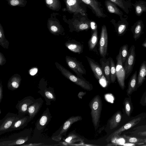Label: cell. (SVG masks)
I'll return each mask as SVG.
<instances>
[{
  "label": "cell",
  "instance_id": "83f0119b",
  "mask_svg": "<svg viewBox=\"0 0 146 146\" xmlns=\"http://www.w3.org/2000/svg\"><path fill=\"white\" fill-rule=\"evenodd\" d=\"M135 9V13L138 16H140L143 12H146V2L142 1H135L134 3H132Z\"/></svg>",
  "mask_w": 146,
  "mask_h": 146
},
{
  "label": "cell",
  "instance_id": "ee69618b",
  "mask_svg": "<svg viewBox=\"0 0 146 146\" xmlns=\"http://www.w3.org/2000/svg\"><path fill=\"white\" fill-rule=\"evenodd\" d=\"M137 129H144V130H146V125L143 126H139L135 128Z\"/></svg>",
  "mask_w": 146,
  "mask_h": 146
},
{
  "label": "cell",
  "instance_id": "cb8c5ba5",
  "mask_svg": "<svg viewBox=\"0 0 146 146\" xmlns=\"http://www.w3.org/2000/svg\"><path fill=\"white\" fill-rule=\"evenodd\" d=\"M137 71L136 70L129 79L127 88V95L130 96L132 93L137 90Z\"/></svg>",
  "mask_w": 146,
  "mask_h": 146
},
{
  "label": "cell",
  "instance_id": "d590c367",
  "mask_svg": "<svg viewBox=\"0 0 146 146\" xmlns=\"http://www.w3.org/2000/svg\"><path fill=\"white\" fill-rule=\"evenodd\" d=\"M8 4L12 6L24 7L27 1L26 0H6Z\"/></svg>",
  "mask_w": 146,
  "mask_h": 146
},
{
  "label": "cell",
  "instance_id": "e575fe53",
  "mask_svg": "<svg viewBox=\"0 0 146 146\" xmlns=\"http://www.w3.org/2000/svg\"><path fill=\"white\" fill-rule=\"evenodd\" d=\"M65 141L67 143L71 144L76 142L83 141L84 140L77 135L72 133L68 135Z\"/></svg>",
  "mask_w": 146,
  "mask_h": 146
},
{
  "label": "cell",
  "instance_id": "8992f818",
  "mask_svg": "<svg viewBox=\"0 0 146 146\" xmlns=\"http://www.w3.org/2000/svg\"><path fill=\"white\" fill-rule=\"evenodd\" d=\"M66 61L68 67L76 74V76L83 79H85L83 75L86 74V71L81 62L75 57L67 56Z\"/></svg>",
  "mask_w": 146,
  "mask_h": 146
},
{
  "label": "cell",
  "instance_id": "c3c4849f",
  "mask_svg": "<svg viewBox=\"0 0 146 146\" xmlns=\"http://www.w3.org/2000/svg\"><path fill=\"white\" fill-rule=\"evenodd\" d=\"M1 109H0V114H1Z\"/></svg>",
  "mask_w": 146,
  "mask_h": 146
},
{
  "label": "cell",
  "instance_id": "74e56055",
  "mask_svg": "<svg viewBox=\"0 0 146 146\" xmlns=\"http://www.w3.org/2000/svg\"><path fill=\"white\" fill-rule=\"evenodd\" d=\"M44 143H30L28 144H23L20 145L21 146H52L50 145H44Z\"/></svg>",
  "mask_w": 146,
  "mask_h": 146
},
{
  "label": "cell",
  "instance_id": "603a6c76",
  "mask_svg": "<svg viewBox=\"0 0 146 146\" xmlns=\"http://www.w3.org/2000/svg\"><path fill=\"white\" fill-rule=\"evenodd\" d=\"M144 27V24L141 20H139L131 27V31L133 35V38L136 41L141 35Z\"/></svg>",
  "mask_w": 146,
  "mask_h": 146
},
{
  "label": "cell",
  "instance_id": "8d00e7d4",
  "mask_svg": "<svg viewBox=\"0 0 146 146\" xmlns=\"http://www.w3.org/2000/svg\"><path fill=\"white\" fill-rule=\"evenodd\" d=\"M121 50V56L122 63L125 62L127 57L128 52V45L125 44L121 46L120 49Z\"/></svg>",
  "mask_w": 146,
  "mask_h": 146
},
{
  "label": "cell",
  "instance_id": "7c38bea8",
  "mask_svg": "<svg viewBox=\"0 0 146 146\" xmlns=\"http://www.w3.org/2000/svg\"><path fill=\"white\" fill-rule=\"evenodd\" d=\"M35 100L31 96L25 97L21 100L18 101L15 108L18 110V114L20 117L25 116L27 112L29 107L33 104Z\"/></svg>",
  "mask_w": 146,
  "mask_h": 146
},
{
  "label": "cell",
  "instance_id": "836d02e7",
  "mask_svg": "<svg viewBox=\"0 0 146 146\" xmlns=\"http://www.w3.org/2000/svg\"><path fill=\"white\" fill-rule=\"evenodd\" d=\"M123 137L127 143H134L135 145L145 143L144 139L131 137L125 135H123Z\"/></svg>",
  "mask_w": 146,
  "mask_h": 146
},
{
  "label": "cell",
  "instance_id": "ac0fdd59",
  "mask_svg": "<svg viewBox=\"0 0 146 146\" xmlns=\"http://www.w3.org/2000/svg\"><path fill=\"white\" fill-rule=\"evenodd\" d=\"M44 102L41 98H37L28 107L27 112L31 120L33 119L39 112Z\"/></svg>",
  "mask_w": 146,
  "mask_h": 146
},
{
  "label": "cell",
  "instance_id": "bcb514c9",
  "mask_svg": "<svg viewBox=\"0 0 146 146\" xmlns=\"http://www.w3.org/2000/svg\"><path fill=\"white\" fill-rule=\"evenodd\" d=\"M136 146H146V144H140V145H136Z\"/></svg>",
  "mask_w": 146,
  "mask_h": 146
},
{
  "label": "cell",
  "instance_id": "277c9868",
  "mask_svg": "<svg viewBox=\"0 0 146 146\" xmlns=\"http://www.w3.org/2000/svg\"><path fill=\"white\" fill-rule=\"evenodd\" d=\"M59 67L62 74L67 79L80 86L83 89L87 91H90L93 89L92 84L86 79H82L75 76L68 70L60 66Z\"/></svg>",
  "mask_w": 146,
  "mask_h": 146
},
{
  "label": "cell",
  "instance_id": "7bdbcfd3",
  "mask_svg": "<svg viewBox=\"0 0 146 146\" xmlns=\"http://www.w3.org/2000/svg\"><path fill=\"white\" fill-rule=\"evenodd\" d=\"M137 134L140 136H146V130L143 131H139L137 133Z\"/></svg>",
  "mask_w": 146,
  "mask_h": 146
},
{
  "label": "cell",
  "instance_id": "d6a6232c",
  "mask_svg": "<svg viewBox=\"0 0 146 146\" xmlns=\"http://www.w3.org/2000/svg\"><path fill=\"white\" fill-rule=\"evenodd\" d=\"M110 64V79L111 83L115 82L116 78V66L113 58L109 57Z\"/></svg>",
  "mask_w": 146,
  "mask_h": 146
},
{
  "label": "cell",
  "instance_id": "ffe728a7",
  "mask_svg": "<svg viewBox=\"0 0 146 146\" xmlns=\"http://www.w3.org/2000/svg\"><path fill=\"white\" fill-rule=\"evenodd\" d=\"M31 120L29 115L21 117L13 123L8 132L23 128Z\"/></svg>",
  "mask_w": 146,
  "mask_h": 146
},
{
  "label": "cell",
  "instance_id": "7402d4cb",
  "mask_svg": "<svg viewBox=\"0 0 146 146\" xmlns=\"http://www.w3.org/2000/svg\"><path fill=\"white\" fill-rule=\"evenodd\" d=\"M65 45L69 50L74 53L80 54L83 52V44L75 40H69Z\"/></svg>",
  "mask_w": 146,
  "mask_h": 146
},
{
  "label": "cell",
  "instance_id": "5b68a950",
  "mask_svg": "<svg viewBox=\"0 0 146 146\" xmlns=\"http://www.w3.org/2000/svg\"><path fill=\"white\" fill-rule=\"evenodd\" d=\"M52 117L49 108L47 107L36 123L33 137H39L50 121Z\"/></svg>",
  "mask_w": 146,
  "mask_h": 146
},
{
  "label": "cell",
  "instance_id": "f35d334b",
  "mask_svg": "<svg viewBox=\"0 0 146 146\" xmlns=\"http://www.w3.org/2000/svg\"><path fill=\"white\" fill-rule=\"evenodd\" d=\"M140 104L143 106H146V91L143 93L141 97Z\"/></svg>",
  "mask_w": 146,
  "mask_h": 146
},
{
  "label": "cell",
  "instance_id": "2e32d148",
  "mask_svg": "<svg viewBox=\"0 0 146 146\" xmlns=\"http://www.w3.org/2000/svg\"><path fill=\"white\" fill-rule=\"evenodd\" d=\"M120 20L116 23L115 20L112 19L111 22L114 26L115 30L117 35L119 36L123 35L127 31L129 25L127 17H120Z\"/></svg>",
  "mask_w": 146,
  "mask_h": 146
},
{
  "label": "cell",
  "instance_id": "60d3db41",
  "mask_svg": "<svg viewBox=\"0 0 146 146\" xmlns=\"http://www.w3.org/2000/svg\"><path fill=\"white\" fill-rule=\"evenodd\" d=\"M3 86L1 83L0 86V103H1L3 98Z\"/></svg>",
  "mask_w": 146,
  "mask_h": 146
},
{
  "label": "cell",
  "instance_id": "f6af8a7d",
  "mask_svg": "<svg viewBox=\"0 0 146 146\" xmlns=\"http://www.w3.org/2000/svg\"><path fill=\"white\" fill-rule=\"evenodd\" d=\"M142 45L144 47L146 48V39H145V40L142 44Z\"/></svg>",
  "mask_w": 146,
  "mask_h": 146
},
{
  "label": "cell",
  "instance_id": "d4e9b609",
  "mask_svg": "<svg viewBox=\"0 0 146 146\" xmlns=\"http://www.w3.org/2000/svg\"><path fill=\"white\" fill-rule=\"evenodd\" d=\"M120 7L126 14H129L130 9L132 8L131 0H109Z\"/></svg>",
  "mask_w": 146,
  "mask_h": 146
},
{
  "label": "cell",
  "instance_id": "e0dca14e",
  "mask_svg": "<svg viewBox=\"0 0 146 146\" xmlns=\"http://www.w3.org/2000/svg\"><path fill=\"white\" fill-rule=\"evenodd\" d=\"M38 93L44 98L47 105H50L51 102L55 101L56 100V95L52 89L41 88Z\"/></svg>",
  "mask_w": 146,
  "mask_h": 146
},
{
  "label": "cell",
  "instance_id": "b9f144b4",
  "mask_svg": "<svg viewBox=\"0 0 146 146\" xmlns=\"http://www.w3.org/2000/svg\"><path fill=\"white\" fill-rule=\"evenodd\" d=\"M50 29L54 32H56L58 31V28L57 26L52 25L50 27Z\"/></svg>",
  "mask_w": 146,
  "mask_h": 146
},
{
  "label": "cell",
  "instance_id": "8fae6325",
  "mask_svg": "<svg viewBox=\"0 0 146 146\" xmlns=\"http://www.w3.org/2000/svg\"><path fill=\"white\" fill-rule=\"evenodd\" d=\"M135 47L132 45L128 50V54L124 68L125 72V79H127L131 73L135 61Z\"/></svg>",
  "mask_w": 146,
  "mask_h": 146
},
{
  "label": "cell",
  "instance_id": "5bb4252c",
  "mask_svg": "<svg viewBox=\"0 0 146 146\" xmlns=\"http://www.w3.org/2000/svg\"><path fill=\"white\" fill-rule=\"evenodd\" d=\"M82 2L88 5L96 16L98 18H104L107 17L104 12L101 3L97 0H81Z\"/></svg>",
  "mask_w": 146,
  "mask_h": 146
},
{
  "label": "cell",
  "instance_id": "9c48e42d",
  "mask_svg": "<svg viewBox=\"0 0 146 146\" xmlns=\"http://www.w3.org/2000/svg\"><path fill=\"white\" fill-rule=\"evenodd\" d=\"M20 117L18 113L8 112L0 120V135L8 132L13 123Z\"/></svg>",
  "mask_w": 146,
  "mask_h": 146
},
{
  "label": "cell",
  "instance_id": "ba28073f",
  "mask_svg": "<svg viewBox=\"0 0 146 146\" xmlns=\"http://www.w3.org/2000/svg\"><path fill=\"white\" fill-rule=\"evenodd\" d=\"M82 119V117L80 116H73L70 117L64 123L59 132H55L52 134L51 136L52 139L56 141H59L61 139L62 135L66 132L73 123Z\"/></svg>",
  "mask_w": 146,
  "mask_h": 146
},
{
  "label": "cell",
  "instance_id": "52a82bcc",
  "mask_svg": "<svg viewBox=\"0 0 146 146\" xmlns=\"http://www.w3.org/2000/svg\"><path fill=\"white\" fill-rule=\"evenodd\" d=\"M66 5L64 11L74 14L80 13L84 15H88L86 9L81 6L83 3L81 0H64Z\"/></svg>",
  "mask_w": 146,
  "mask_h": 146
},
{
  "label": "cell",
  "instance_id": "4fadbf2b",
  "mask_svg": "<svg viewBox=\"0 0 146 146\" xmlns=\"http://www.w3.org/2000/svg\"><path fill=\"white\" fill-rule=\"evenodd\" d=\"M108 36L106 26H102L99 42V52L102 57H106L107 54Z\"/></svg>",
  "mask_w": 146,
  "mask_h": 146
},
{
  "label": "cell",
  "instance_id": "6da1fadb",
  "mask_svg": "<svg viewBox=\"0 0 146 146\" xmlns=\"http://www.w3.org/2000/svg\"><path fill=\"white\" fill-rule=\"evenodd\" d=\"M32 130L25 129L0 139V146H13L25 144L30 138Z\"/></svg>",
  "mask_w": 146,
  "mask_h": 146
},
{
  "label": "cell",
  "instance_id": "4316f807",
  "mask_svg": "<svg viewBox=\"0 0 146 146\" xmlns=\"http://www.w3.org/2000/svg\"><path fill=\"white\" fill-rule=\"evenodd\" d=\"M146 61H144L141 64L139 71L137 77V88L141 86L146 79Z\"/></svg>",
  "mask_w": 146,
  "mask_h": 146
},
{
  "label": "cell",
  "instance_id": "f546056e",
  "mask_svg": "<svg viewBox=\"0 0 146 146\" xmlns=\"http://www.w3.org/2000/svg\"><path fill=\"white\" fill-rule=\"evenodd\" d=\"M91 36L88 42L89 50L92 51L95 49L98 41V32L97 27L92 29Z\"/></svg>",
  "mask_w": 146,
  "mask_h": 146
},
{
  "label": "cell",
  "instance_id": "9a60e30c",
  "mask_svg": "<svg viewBox=\"0 0 146 146\" xmlns=\"http://www.w3.org/2000/svg\"><path fill=\"white\" fill-rule=\"evenodd\" d=\"M141 117H138L130 121L110 135L106 139V141L107 142L110 141L113 138L120 135L123 132L135 126L141 121Z\"/></svg>",
  "mask_w": 146,
  "mask_h": 146
},
{
  "label": "cell",
  "instance_id": "ab89813d",
  "mask_svg": "<svg viewBox=\"0 0 146 146\" xmlns=\"http://www.w3.org/2000/svg\"><path fill=\"white\" fill-rule=\"evenodd\" d=\"M37 68H33L29 71L30 74L32 76H33L37 73Z\"/></svg>",
  "mask_w": 146,
  "mask_h": 146
},
{
  "label": "cell",
  "instance_id": "4dcf8cb0",
  "mask_svg": "<svg viewBox=\"0 0 146 146\" xmlns=\"http://www.w3.org/2000/svg\"><path fill=\"white\" fill-rule=\"evenodd\" d=\"M123 104L126 114L128 116H130L133 109L131 96L125 98Z\"/></svg>",
  "mask_w": 146,
  "mask_h": 146
},
{
  "label": "cell",
  "instance_id": "1f68e13d",
  "mask_svg": "<svg viewBox=\"0 0 146 146\" xmlns=\"http://www.w3.org/2000/svg\"><path fill=\"white\" fill-rule=\"evenodd\" d=\"M47 6L50 9L58 11L61 7L60 3L59 0H45Z\"/></svg>",
  "mask_w": 146,
  "mask_h": 146
},
{
  "label": "cell",
  "instance_id": "f1b7e54d",
  "mask_svg": "<svg viewBox=\"0 0 146 146\" xmlns=\"http://www.w3.org/2000/svg\"><path fill=\"white\" fill-rule=\"evenodd\" d=\"M121 111H118L111 117L109 120L110 128L112 129L116 128L119 124L121 119Z\"/></svg>",
  "mask_w": 146,
  "mask_h": 146
},
{
  "label": "cell",
  "instance_id": "7dc6e473",
  "mask_svg": "<svg viewBox=\"0 0 146 146\" xmlns=\"http://www.w3.org/2000/svg\"><path fill=\"white\" fill-rule=\"evenodd\" d=\"M144 139V142L145 143H146V138Z\"/></svg>",
  "mask_w": 146,
  "mask_h": 146
},
{
  "label": "cell",
  "instance_id": "44dd1931",
  "mask_svg": "<svg viewBox=\"0 0 146 146\" xmlns=\"http://www.w3.org/2000/svg\"><path fill=\"white\" fill-rule=\"evenodd\" d=\"M100 66L103 75L108 83H111L110 79V64L109 57L108 58L106 57H102L100 59Z\"/></svg>",
  "mask_w": 146,
  "mask_h": 146
},
{
  "label": "cell",
  "instance_id": "3957f363",
  "mask_svg": "<svg viewBox=\"0 0 146 146\" xmlns=\"http://www.w3.org/2000/svg\"><path fill=\"white\" fill-rule=\"evenodd\" d=\"M91 109L92 121L95 130L98 127L102 109V100L100 95H96L92 99L89 103Z\"/></svg>",
  "mask_w": 146,
  "mask_h": 146
},
{
  "label": "cell",
  "instance_id": "30bf717a",
  "mask_svg": "<svg viewBox=\"0 0 146 146\" xmlns=\"http://www.w3.org/2000/svg\"><path fill=\"white\" fill-rule=\"evenodd\" d=\"M116 78L118 83L121 89L123 90L125 88V72L122 62L121 50L116 57Z\"/></svg>",
  "mask_w": 146,
  "mask_h": 146
},
{
  "label": "cell",
  "instance_id": "7a4b0ae2",
  "mask_svg": "<svg viewBox=\"0 0 146 146\" xmlns=\"http://www.w3.org/2000/svg\"><path fill=\"white\" fill-rule=\"evenodd\" d=\"M66 21L71 32L86 31L91 28V21L88 15H84L80 13L74 14L72 18Z\"/></svg>",
  "mask_w": 146,
  "mask_h": 146
},
{
  "label": "cell",
  "instance_id": "d6986e66",
  "mask_svg": "<svg viewBox=\"0 0 146 146\" xmlns=\"http://www.w3.org/2000/svg\"><path fill=\"white\" fill-rule=\"evenodd\" d=\"M86 58L93 73L94 76L97 80H100L103 75L100 65L93 59L87 56H86Z\"/></svg>",
  "mask_w": 146,
  "mask_h": 146
},
{
  "label": "cell",
  "instance_id": "484cf974",
  "mask_svg": "<svg viewBox=\"0 0 146 146\" xmlns=\"http://www.w3.org/2000/svg\"><path fill=\"white\" fill-rule=\"evenodd\" d=\"M104 3L108 12L117 15L120 17L123 16V12L117 7L115 3L109 0H105Z\"/></svg>",
  "mask_w": 146,
  "mask_h": 146
}]
</instances>
